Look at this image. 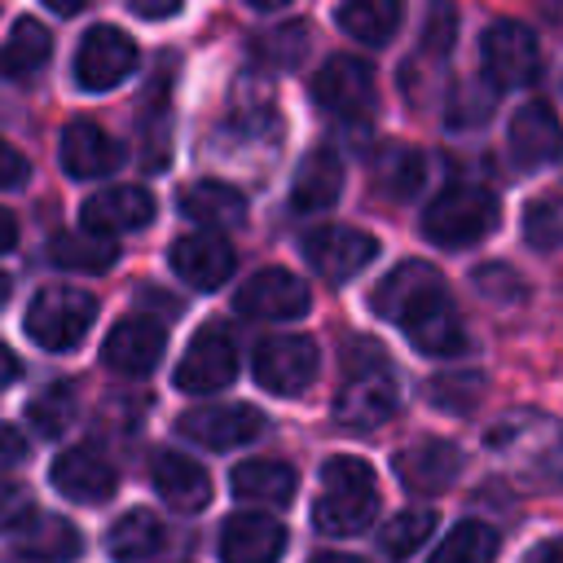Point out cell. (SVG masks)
Returning a JSON list of instances; mask_svg holds the SVG:
<instances>
[{"mask_svg": "<svg viewBox=\"0 0 563 563\" xmlns=\"http://www.w3.org/2000/svg\"><path fill=\"white\" fill-rule=\"evenodd\" d=\"M369 303H374V312L396 321L400 334L427 356H457L466 347V325L444 290V277L422 260L396 264L374 286Z\"/></svg>", "mask_w": 563, "mask_h": 563, "instance_id": "cell-1", "label": "cell"}, {"mask_svg": "<svg viewBox=\"0 0 563 563\" xmlns=\"http://www.w3.org/2000/svg\"><path fill=\"white\" fill-rule=\"evenodd\" d=\"M400 405V383L396 369L387 365V356L378 352V343L361 339L356 347L347 343L343 352V387L334 391V418L339 427L352 431H374L378 422H387Z\"/></svg>", "mask_w": 563, "mask_h": 563, "instance_id": "cell-2", "label": "cell"}, {"mask_svg": "<svg viewBox=\"0 0 563 563\" xmlns=\"http://www.w3.org/2000/svg\"><path fill=\"white\" fill-rule=\"evenodd\" d=\"M321 484H325V493L312 506L317 532H325V537H352V532H361V528L374 523V515H378V488H374L369 462L347 457V453H334L321 466Z\"/></svg>", "mask_w": 563, "mask_h": 563, "instance_id": "cell-3", "label": "cell"}, {"mask_svg": "<svg viewBox=\"0 0 563 563\" xmlns=\"http://www.w3.org/2000/svg\"><path fill=\"white\" fill-rule=\"evenodd\" d=\"M97 317V299L79 286H44L31 303H26V339L40 343L44 352H70L84 343V334L92 330Z\"/></svg>", "mask_w": 563, "mask_h": 563, "instance_id": "cell-4", "label": "cell"}, {"mask_svg": "<svg viewBox=\"0 0 563 563\" xmlns=\"http://www.w3.org/2000/svg\"><path fill=\"white\" fill-rule=\"evenodd\" d=\"M497 224V198L479 185H453L422 211V233L435 246H471Z\"/></svg>", "mask_w": 563, "mask_h": 563, "instance_id": "cell-5", "label": "cell"}, {"mask_svg": "<svg viewBox=\"0 0 563 563\" xmlns=\"http://www.w3.org/2000/svg\"><path fill=\"white\" fill-rule=\"evenodd\" d=\"M312 97L325 114H334L339 123H365L378 106V88H374V70L369 62L352 57V53H330L312 79Z\"/></svg>", "mask_w": 563, "mask_h": 563, "instance_id": "cell-6", "label": "cell"}, {"mask_svg": "<svg viewBox=\"0 0 563 563\" xmlns=\"http://www.w3.org/2000/svg\"><path fill=\"white\" fill-rule=\"evenodd\" d=\"M479 62H484L488 88H523L541 70V48H537V35L523 22L497 18L479 35Z\"/></svg>", "mask_w": 563, "mask_h": 563, "instance_id": "cell-7", "label": "cell"}, {"mask_svg": "<svg viewBox=\"0 0 563 563\" xmlns=\"http://www.w3.org/2000/svg\"><path fill=\"white\" fill-rule=\"evenodd\" d=\"M321 369V352L308 334H273L255 347V361H251V374L264 391L273 396H299L312 387Z\"/></svg>", "mask_w": 563, "mask_h": 563, "instance_id": "cell-8", "label": "cell"}, {"mask_svg": "<svg viewBox=\"0 0 563 563\" xmlns=\"http://www.w3.org/2000/svg\"><path fill=\"white\" fill-rule=\"evenodd\" d=\"M136 70V44L119 26H92L75 48V84L84 92H110Z\"/></svg>", "mask_w": 563, "mask_h": 563, "instance_id": "cell-9", "label": "cell"}, {"mask_svg": "<svg viewBox=\"0 0 563 563\" xmlns=\"http://www.w3.org/2000/svg\"><path fill=\"white\" fill-rule=\"evenodd\" d=\"M233 378H238V347H233L229 330L224 325H202L189 339V347L176 365V387L189 391V396H211V391L229 387Z\"/></svg>", "mask_w": 563, "mask_h": 563, "instance_id": "cell-10", "label": "cell"}, {"mask_svg": "<svg viewBox=\"0 0 563 563\" xmlns=\"http://www.w3.org/2000/svg\"><path fill=\"white\" fill-rule=\"evenodd\" d=\"M374 255H378V238L365 229H352V224H321L303 238V260L325 282L356 277L365 264H374Z\"/></svg>", "mask_w": 563, "mask_h": 563, "instance_id": "cell-11", "label": "cell"}, {"mask_svg": "<svg viewBox=\"0 0 563 563\" xmlns=\"http://www.w3.org/2000/svg\"><path fill=\"white\" fill-rule=\"evenodd\" d=\"M308 303H312L308 282H299L286 268H260V273H251L238 286V295H233V308L242 317H251V321H295V317L308 312Z\"/></svg>", "mask_w": 563, "mask_h": 563, "instance_id": "cell-12", "label": "cell"}, {"mask_svg": "<svg viewBox=\"0 0 563 563\" xmlns=\"http://www.w3.org/2000/svg\"><path fill=\"white\" fill-rule=\"evenodd\" d=\"M167 347V330L154 321V317H123L106 343H101V361L114 369V374H128V378H145L158 356Z\"/></svg>", "mask_w": 563, "mask_h": 563, "instance_id": "cell-13", "label": "cell"}, {"mask_svg": "<svg viewBox=\"0 0 563 563\" xmlns=\"http://www.w3.org/2000/svg\"><path fill=\"white\" fill-rule=\"evenodd\" d=\"M79 220H84V233H97V238L132 233L154 220V198L141 185H110L79 207Z\"/></svg>", "mask_w": 563, "mask_h": 563, "instance_id": "cell-14", "label": "cell"}, {"mask_svg": "<svg viewBox=\"0 0 563 563\" xmlns=\"http://www.w3.org/2000/svg\"><path fill=\"white\" fill-rule=\"evenodd\" d=\"M462 471V449L440 435H422L396 453V475L409 493H444Z\"/></svg>", "mask_w": 563, "mask_h": 563, "instance_id": "cell-15", "label": "cell"}, {"mask_svg": "<svg viewBox=\"0 0 563 563\" xmlns=\"http://www.w3.org/2000/svg\"><path fill=\"white\" fill-rule=\"evenodd\" d=\"M79 550H84V537L62 515L31 510L13 528V559L18 563H70V559H79Z\"/></svg>", "mask_w": 563, "mask_h": 563, "instance_id": "cell-16", "label": "cell"}, {"mask_svg": "<svg viewBox=\"0 0 563 563\" xmlns=\"http://www.w3.org/2000/svg\"><path fill=\"white\" fill-rule=\"evenodd\" d=\"M282 550H286V528L264 510L229 515L220 528V563H277Z\"/></svg>", "mask_w": 563, "mask_h": 563, "instance_id": "cell-17", "label": "cell"}, {"mask_svg": "<svg viewBox=\"0 0 563 563\" xmlns=\"http://www.w3.org/2000/svg\"><path fill=\"white\" fill-rule=\"evenodd\" d=\"M233 246L216 233H185L172 242V268L194 290H216L233 277Z\"/></svg>", "mask_w": 563, "mask_h": 563, "instance_id": "cell-18", "label": "cell"}, {"mask_svg": "<svg viewBox=\"0 0 563 563\" xmlns=\"http://www.w3.org/2000/svg\"><path fill=\"white\" fill-rule=\"evenodd\" d=\"M510 154L519 167H545L554 158H563V123L554 114V106L545 101H528L515 110L510 119Z\"/></svg>", "mask_w": 563, "mask_h": 563, "instance_id": "cell-19", "label": "cell"}, {"mask_svg": "<svg viewBox=\"0 0 563 563\" xmlns=\"http://www.w3.org/2000/svg\"><path fill=\"white\" fill-rule=\"evenodd\" d=\"M62 172L66 176H75V180H92V176H110L119 163H123V145L106 132V128H97V123H88V119H75V123H66V132H62Z\"/></svg>", "mask_w": 563, "mask_h": 563, "instance_id": "cell-20", "label": "cell"}, {"mask_svg": "<svg viewBox=\"0 0 563 563\" xmlns=\"http://www.w3.org/2000/svg\"><path fill=\"white\" fill-rule=\"evenodd\" d=\"M260 422L264 418L251 405H207L180 418V435H189L202 449H238L260 435Z\"/></svg>", "mask_w": 563, "mask_h": 563, "instance_id": "cell-21", "label": "cell"}, {"mask_svg": "<svg viewBox=\"0 0 563 563\" xmlns=\"http://www.w3.org/2000/svg\"><path fill=\"white\" fill-rule=\"evenodd\" d=\"M48 479H53V488H57L62 497L84 501V506L106 501V497L114 493V484H119V479H114V466H110L101 453H92V449H66V453L53 462Z\"/></svg>", "mask_w": 563, "mask_h": 563, "instance_id": "cell-22", "label": "cell"}, {"mask_svg": "<svg viewBox=\"0 0 563 563\" xmlns=\"http://www.w3.org/2000/svg\"><path fill=\"white\" fill-rule=\"evenodd\" d=\"M150 479H154L158 497L172 510L194 515V510H202L211 501V475L194 457H185V453H158L154 466H150Z\"/></svg>", "mask_w": 563, "mask_h": 563, "instance_id": "cell-23", "label": "cell"}, {"mask_svg": "<svg viewBox=\"0 0 563 563\" xmlns=\"http://www.w3.org/2000/svg\"><path fill=\"white\" fill-rule=\"evenodd\" d=\"M180 211L194 224H202L207 233L238 229L246 220V198L233 185H224V180H194V185L180 189Z\"/></svg>", "mask_w": 563, "mask_h": 563, "instance_id": "cell-24", "label": "cell"}, {"mask_svg": "<svg viewBox=\"0 0 563 563\" xmlns=\"http://www.w3.org/2000/svg\"><path fill=\"white\" fill-rule=\"evenodd\" d=\"M229 484H233V497H242V501L286 506L295 497V488H299V475H295V466H286L277 457H251V462L233 466Z\"/></svg>", "mask_w": 563, "mask_h": 563, "instance_id": "cell-25", "label": "cell"}, {"mask_svg": "<svg viewBox=\"0 0 563 563\" xmlns=\"http://www.w3.org/2000/svg\"><path fill=\"white\" fill-rule=\"evenodd\" d=\"M53 57V35L35 22V18H18L9 40L0 44V79L26 84L44 70V62Z\"/></svg>", "mask_w": 563, "mask_h": 563, "instance_id": "cell-26", "label": "cell"}, {"mask_svg": "<svg viewBox=\"0 0 563 563\" xmlns=\"http://www.w3.org/2000/svg\"><path fill=\"white\" fill-rule=\"evenodd\" d=\"M343 194V163L330 150H312L290 185V207L295 211H325Z\"/></svg>", "mask_w": 563, "mask_h": 563, "instance_id": "cell-27", "label": "cell"}, {"mask_svg": "<svg viewBox=\"0 0 563 563\" xmlns=\"http://www.w3.org/2000/svg\"><path fill=\"white\" fill-rule=\"evenodd\" d=\"M106 550L114 563H145L150 554L163 550V523L150 510H128L114 519V528L106 532Z\"/></svg>", "mask_w": 563, "mask_h": 563, "instance_id": "cell-28", "label": "cell"}, {"mask_svg": "<svg viewBox=\"0 0 563 563\" xmlns=\"http://www.w3.org/2000/svg\"><path fill=\"white\" fill-rule=\"evenodd\" d=\"M48 260L57 268H70V273H106L119 260V246L110 238H97V233H84V229H66V233L48 238Z\"/></svg>", "mask_w": 563, "mask_h": 563, "instance_id": "cell-29", "label": "cell"}, {"mask_svg": "<svg viewBox=\"0 0 563 563\" xmlns=\"http://www.w3.org/2000/svg\"><path fill=\"white\" fill-rule=\"evenodd\" d=\"M334 18L361 44H387L391 31L400 26V4L396 0H352V4H339Z\"/></svg>", "mask_w": 563, "mask_h": 563, "instance_id": "cell-30", "label": "cell"}, {"mask_svg": "<svg viewBox=\"0 0 563 563\" xmlns=\"http://www.w3.org/2000/svg\"><path fill=\"white\" fill-rule=\"evenodd\" d=\"M497 550H501L497 528L493 523H479V519H466V523H457L440 541V550L431 554V563H493Z\"/></svg>", "mask_w": 563, "mask_h": 563, "instance_id": "cell-31", "label": "cell"}, {"mask_svg": "<svg viewBox=\"0 0 563 563\" xmlns=\"http://www.w3.org/2000/svg\"><path fill=\"white\" fill-rule=\"evenodd\" d=\"M431 528H435V510H427V506L400 510V515H391L387 528L378 532V550L387 554V563H405L409 554L422 550V541L431 537Z\"/></svg>", "mask_w": 563, "mask_h": 563, "instance_id": "cell-32", "label": "cell"}, {"mask_svg": "<svg viewBox=\"0 0 563 563\" xmlns=\"http://www.w3.org/2000/svg\"><path fill=\"white\" fill-rule=\"evenodd\" d=\"M70 413H75V391H70V383H53V387H44V391L26 405V418L35 422L40 435H57V431L70 422Z\"/></svg>", "mask_w": 563, "mask_h": 563, "instance_id": "cell-33", "label": "cell"}, {"mask_svg": "<svg viewBox=\"0 0 563 563\" xmlns=\"http://www.w3.org/2000/svg\"><path fill=\"white\" fill-rule=\"evenodd\" d=\"M383 189L391 194V198H413L418 194V185L427 180L422 172H427V163H422V154L418 150H387V158H383Z\"/></svg>", "mask_w": 563, "mask_h": 563, "instance_id": "cell-34", "label": "cell"}, {"mask_svg": "<svg viewBox=\"0 0 563 563\" xmlns=\"http://www.w3.org/2000/svg\"><path fill=\"white\" fill-rule=\"evenodd\" d=\"M523 238H528L537 251L563 246V198H541V202H532L528 216H523Z\"/></svg>", "mask_w": 563, "mask_h": 563, "instance_id": "cell-35", "label": "cell"}, {"mask_svg": "<svg viewBox=\"0 0 563 563\" xmlns=\"http://www.w3.org/2000/svg\"><path fill=\"white\" fill-rule=\"evenodd\" d=\"M484 396V374H440V378H431V400L440 405V409H449V413H466L475 400Z\"/></svg>", "mask_w": 563, "mask_h": 563, "instance_id": "cell-36", "label": "cell"}, {"mask_svg": "<svg viewBox=\"0 0 563 563\" xmlns=\"http://www.w3.org/2000/svg\"><path fill=\"white\" fill-rule=\"evenodd\" d=\"M471 282H475V290H479L484 299H497V303L523 299V282H519V273L506 268V264H484V268H475Z\"/></svg>", "mask_w": 563, "mask_h": 563, "instance_id": "cell-37", "label": "cell"}, {"mask_svg": "<svg viewBox=\"0 0 563 563\" xmlns=\"http://www.w3.org/2000/svg\"><path fill=\"white\" fill-rule=\"evenodd\" d=\"M31 510H35L31 493L22 484H13V479H0V532H13Z\"/></svg>", "mask_w": 563, "mask_h": 563, "instance_id": "cell-38", "label": "cell"}, {"mask_svg": "<svg viewBox=\"0 0 563 563\" xmlns=\"http://www.w3.org/2000/svg\"><path fill=\"white\" fill-rule=\"evenodd\" d=\"M26 176H31L26 154H18V150L0 136V189H18V185H26Z\"/></svg>", "mask_w": 563, "mask_h": 563, "instance_id": "cell-39", "label": "cell"}, {"mask_svg": "<svg viewBox=\"0 0 563 563\" xmlns=\"http://www.w3.org/2000/svg\"><path fill=\"white\" fill-rule=\"evenodd\" d=\"M260 48H264V53H273V57H282V62H295V57H299V48H303V26L295 22V26H286V31H273Z\"/></svg>", "mask_w": 563, "mask_h": 563, "instance_id": "cell-40", "label": "cell"}, {"mask_svg": "<svg viewBox=\"0 0 563 563\" xmlns=\"http://www.w3.org/2000/svg\"><path fill=\"white\" fill-rule=\"evenodd\" d=\"M453 26H457V13L453 9H431V22H427V44L435 48V53H444L449 44H453Z\"/></svg>", "mask_w": 563, "mask_h": 563, "instance_id": "cell-41", "label": "cell"}, {"mask_svg": "<svg viewBox=\"0 0 563 563\" xmlns=\"http://www.w3.org/2000/svg\"><path fill=\"white\" fill-rule=\"evenodd\" d=\"M26 453V444H22V435L13 431V427H4L0 422V466H9V462H18Z\"/></svg>", "mask_w": 563, "mask_h": 563, "instance_id": "cell-42", "label": "cell"}, {"mask_svg": "<svg viewBox=\"0 0 563 563\" xmlns=\"http://www.w3.org/2000/svg\"><path fill=\"white\" fill-rule=\"evenodd\" d=\"M132 13H136V18H176V13H180V0H158V4L132 0Z\"/></svg>", "mask_w": 563, "mask_h": 563, "instance_id": "cell-43", "label": "cell"}, {"mask_svg": "<svg viewBox=\"0 0 563 563\" xmlns=\"http://www.w3.org/2000/svg\"><path fill=\"white\" fill-rule=\"evenodd\" d=\"M13 246H18V220H13V211L0 207V255L13 251Z\"/></svg>", "mask_w": 563, "mask_h": 563, "instance_id": "cell-44", "label": "cell"}, {"mask_svg": "<svg viewBox=\"0 0 563 563\" xmlns=\"http://www.w3.org/2000/svg\"><path fill=\"white\" fill-rule=\"evenodd\" d=\"M523 563H563V545L559 541H541Z\"/></svg>", "mask_w": 563, "mask_h": 563, "instance_id": "cell-45", "label": "cell"}, {"mask_svg": "<svg viewBox=\"0 0 563 563\" xmlns=\"http://www.w3.org/2000/svg\"><path fill=\"white\" fill-rule=\"evenodd\" d=\"M18 374H22V365H18V356H13V352H9L4 343H0V387H9V383H13Z\"/></svg>", "mask_w": 563, "mask_h": 563, "instance_id": "cell-46", "label": "cell"}, {"mask_svg": "<svg viewBox=\"0 0 563 563\" xmlns=\"http://www.w3.org/2000/svg\"><path fill=\"white\" fill-rule=\"evenodd\" d=\"M308 563H361L356 554H317V559H308Z\"/></svg>", "mask_w": 563, "mask_h": 563, "instance_id": "cell-47", "label": "cell"}, {"mask_svg": "<svg viewBox=\"0 0 563 563\" xmlns=\"http://www.w3.org/2000/svg\"><path fill=\"white\" fill-rule=\"evenodd\" d=\"M53 9H57V13H66V18H70V13H79V9H84V4H79V0H57V4H53Z\"/></svg>", "mask_w": 563, "mask_h": 563, "instance_id": "cell-48", "label": "cell"}, {"mask_svg": "<svg viewBox=\"0 0 563 563\" xmlns=\"http://www.w3.org/2000/svg\"><path fill=\"white\" fill-rule=\"evenodd\" d=\"M4 299H9V277L0 273V303H4Z\"/></svg>", "mask_w": 563, "mask_h": 563, "instance_id": "cell-49", "label": "cell"}]
</instances>
